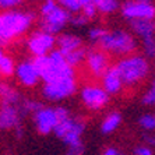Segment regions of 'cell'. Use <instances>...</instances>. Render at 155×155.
Wrapping results in <instances>:
<instances>
[{"instance_id": "cell-23", "label": "cell", "mask_w": 155, "mask_h": 155, "mask_svg": "<svg viewBox=\"0 0 155 155\" xmlns=\"http://www.w3.org/2000/svg\"><path fill=\"white\" fill-rule=\"evenodd\" d=\"M85 3H87V0H61V2H59V4H60L66 11L76 13V14H78L80 11L83 10Z\"/></svg>"}, {"instance_id": "cell-22", "label": "cell", "mask_w": 155, "mask_h": 155, "mask_svg": "<svg viewBox=\"0 0 155 155\" xmlns=\"http://www.w3.org/2000/svg\"><path fill=\"white\" fill-rule=\"evenodd\" d=\"M94 4L98 13H102V14H110L120 6L119 2L116 0H94Z\"/></svg>"}, {"instance_id": "cell-14", "label": "cell", "mask_w": 155, "mask_h": 155, "mask_svg": "<svg viewBox=\"0 0 155 155\" xmlns=\"http://www.w3.org/2000/svg\"><path fill=\"white\" fill-rule=\"evenodd\" d=\"M102 88L106 94H117L123 88V83L115 67H109V70L102 77Z\"/></svg>"}, {"instance_id": "cell-31", "label": "cell", "mask_w": 155, "mask_h": 155, "mask_svg": "<svg viewBox=\"0 0 155 155\" xmlns=\"http://www.w3.org/2000/svg\"><path fill=\"white\" fill-rule=\"evenodd\" d=\"M20 4H22L21 0H0V10L8 11V8H13Z\"/></svg>"}, {"instance_id": "cell-7", "label": "cell", "mask_w": 155, "mask_h": 155, "mask_svg": "<svg viewBox=\"0 0 155 155\" xmlns=\"http://www.w3.org/2000/svg\"><path fill=\"white\" fill-rule=\"evenodd\" d=\"M122 15L131 20H154L155 18V4L147 0L138 2H126L122 6Z\"/></svg>"}, {"instance_id": "cell-25", "label": "cell", "mask_w": 155, "mask_h": 155, "mask_svg": "<svg viewBox=\"0 0 155 155\" xmlns=\"http://www.w3.org/2000/svg\"><path fill=\"white\" fill-rule=\"evenodd\" d=\"M138 123L144 130L152 131V130H155V115H151V113L143 115L140 117V120H138Z\"/></svg>"}, {"instance_id": "cell-5", "label": "cell", "mask_w": 155, "mask_h": 155, "mask_svg": "<svg viewBox=\"0 0 155 155\" xmlns=\"http://www.w3.org/2000/svg\"><path fill=\"white\" fill-rule=\"evenodd\" d=\"M77 90L76 77H66L56 80L53 83L45 84L42 88V95L49 101H61L71 97Z\"/></svg>"}, {"instance_id": "cell-20", "label": "cell", "mask_w": 155, "mask_h": 155, "mask_svg": "<svg viewBox=\"0 0 155 155\" xmlns=\"http://www.w3.org/2000/svg\"><path fill=\"white\" fill-rule=\"evenodd\" d=\"M85 54H87L85 48H80L77 51H73V52H70V53L63 54V58H64L66 63H67L71 69H74V67L80 66L84 60H85Z\"/></svg>"}, {"instance_id": "cell-11", "label": "cell", "mask_w": 155, "mask_h": 155, "mask_svg": "<svg viewBox=\"0 0 155 155\" xmlns=\"http://www.w3.org/2000/svg\"><path fill=\"white\" fill-rule=\"evenodd\" d=\"M34 123L36 126V130L41 134H49L52 133L59 123L54 108H45L39 109L38 112L34 113Z\"/></svg>"}, {"instance_id": "cell-30", "label": "cell", "mask_w": 155, "mask_h": 155, "mask_svg": "<svg viewBox=\"0 0 155 155\" xmlns=\"http://www.w3.org/2000/svg\"><path fill=\"white\" fill-rule=\"evenodd\" d=\"M83 154H84V145L83 143H80V144L69 145L64 155H83Z\"/></svg>"}, {"instance_id": "cell-26", "label": "cell", "mask_w": 155, "mask_h": 155, "mask_svg": "<svg viewBox=\"0 0 155 155\" xmlns=\"http://www.w3.org/2000/svg\"><path fill=\"white\" fill-rule=\"evenodd\" d=\"M143 48L147 58H155V36L143 39Z\"/></svg>"}, {"instance_id": "cell-3", "label": "cell", "mask_w": 155, "mask_h": 155, "mask_svg": "<svg viewBox=\"0 0 155 155\" xmlns=\"http://www.w3.org/2000/svg\"><path fill=\"white\" fill-rule=\"evenodd\" d=\"M113 67L124 85H136L141 83L150 73V63L140 54H131L120 59Z\"/></svg>"}, {"instance_id": "cell-34", "label": "cell", "mask_w": 155, "mask_h": 155, "mask_svg": "<svg viewBox=\"0 0 155 155\" xmlns=\"http://www.w3.org/2000/svg\"><path fill=\"white\" fill-rule=\"evenodd\" d=\"M134 155H152V150L147 145H138L134 148Z\"/></svg>"}, {"instance_id": "cell-32", "label": "cell", "mask_w": 155, "mask_h": 155, "mask_svg": "<svg viewBox=\"0 0 155 155\" xmlns=\"http://www.w3.org/2000/svg\"><path fill=\"white\" fill-rule=\"evenodd\" d=\"M70 22H71L74 27H83V25H85L87 22H88V20H87L85 17H84L83 14H74V15H71V18H70Z\"/></svg>"}, {"instance_id": "cell-13", "label": "cell", "mask_w": 155, "mask_h": 155, "mask_svg": "<svg viewBox=\"0 0 155 155\" xmlns=\"http://www.w3.org/2000/svg\"><path fill=\"white\" fill-rule=\"evenodd\" d=\"M18 81L24 87H35L39 81V76L36 73V69L34 66L32 60H24L15 67Z\"/></svg>"}, {"instance_id": "cell-1", "label": "cell", "mask_w": 155, "mask_h": 155, "mask_svg": "<svg viewBox=\"0 0 155 155\" xmlns=\"http://www.w3.org/2000/svg\"><path fill=\"white\" fill-rule=\"evenodd\" d=\"M32 63L39 76V80H42L45 84L53 83L56 80L66 78V77H76L74 69H71L66 63L63 54L58 49H53L48 56L35 58Z\"/></svg>"}, {"instance_id": "cell-33", "label": "cell", "mask_w": 155, "mask_h": 155, "mask_svg": "<svg viewBox=\"0 0 155 155\" xmlns=\"http://www.w3.org/2000/svg\"><path fill=\"white\" fill-rule=\"evenodd\" d=\"M56 2H53V0H48V2H45V3L42 4V7H41V14L45 15L48 14L49 11H52L54 7H56Z\"/></svg>"}, {"instance_id": "cell-8", "label": "cell", "mask_w": 155, "mask_h": 155, "mask_svg": "<svg viewBox=\"0 0 155 155\" xmlns=\"http://www.w3.org/2000/svg\"><path fill=\"white\" fill-rule=\"evenodd\" d=\"M54 43H56V38L53 35L43 32L39 29V31H35L28 38L27 46L35 58H41V56H48L53 51Z\"/></svg>"}, {"instance_id": "cell-16", "label": "cell", "mask_w": 155, "mask_h": 155, "mask_svg": "<svg viewBox=\"0 0 155 155\" xmlns=\"http://www.w3.org/2000/svg\"><path fill=\"white\" fill-rule=\"evenodd\" d=\"M56 43H58V46H59L58 51L61 54L70 53V52L83 48L81 46V43H83L81 38H78L76 35H71V34H63V35H60L58 38V41H56Z\"/></svg>"}, {"instance_id": "cell-4", "label": "cell", "mask_w": 155, "mask_h": 155, "mask_svg": "<svg viewBox=\"0 0 155 155\" xmlns=\"http://www.w3.org/2000/svg\"><path fill=\"white\" fill-rule=\"evenodd\" d=\"M98 43L101 46V51H104L105 53H112L117 56H131V53L137 49V42L133 35L124 29L106 31V34Z\"/></svg>"}, {"instance_id": "cell-19", "label": "cell", "mask_w": 155, "mask_h": 155, "mask_svg": "<svg viewBox=\"0 0 155 155\" xmlns=\"http://www.w3.org/2000/svg\"><path fill=\"white\" fill-rule=\"evenodd\" d=\"M120 122H122V116H120V113L112 112L110 115H108L104 119V122H102V124H101V131L104 134L113 133V131L119 127Z\"/></svg>"}, {"instance_id": "cell-17", "label": "cell", "mask_w": 155, "mask_h": 155, "mask_svg": "<svg viewBox=\"0 0 155 155\" xmlns=\"http://www.w3.org/2000/svg\"><path fill=\"white\" fill-rule=\"evenodd\" d=\"M84 130H85V122L81 119L74 117V123H73L71 129L69 130V133L66 134L61 140L64 141L67 145H74L81 143V136H83Z\"/></svg>"}, {"instance_id": "cell-6", "label": "cell", "mask_w": 155, "mask_h": 155, "mask_svg": "<svg viewBox=\"0 0 155 155\" xmlns=\"http://www.w3.org/2000/svg\"><path fill=\"white\" fill-rule=\"evenodd\" d=\"M70 18H71V15H70L69 11H66L58 3L53 10L49 11L48 14L42 15L41 31H43V32H46V34H51V35L54 36V34L60 32L61 29L64 28V25L70 21Z\"/></svg>"}, {"instance_id": "cell-18", "label": "cell", "mask_w": 155, "mask_h": 155, "mask_svg": "<svg viewBox=\"0 0 155 155\" xmlns=\"http://www.w3.org/2000/svg\"><path fill=\"white\" fill-rule=\"evenodd\" d=\"M0 101L2 105H10V106H17L21 102V97L15 88L6 83H0Z\"/></svg>"}, {"instance_id": "cell-12", "label": "cell", "mask_w": 155, "mask_h": 155, "mask_svg": "<svg viewBox=\"0 0 155 155\" xmlns=\"http://www.w3.org/2000/svg\"><path fill=\"white\" fill-rule=\"evenodd\" d=\"M21 113L18 106H0V130H15L21 126Z\"/></svg>"}, {"instance_id": "cell-36", "label": "cell", "mask_w": 155, "mask_h": 155, "mask_svg": "<svg viewBox=\"0 0 155 155\" xmlns=\"http://www.w3.org/2000/svg\"><path fill=\"white\" fill-rule=\"evenodd\" d=\"M144 141L147 143V144L155 145V136H145V137H144Z\"/></svg>"}, {"instance_id": "cell-24", "label": "cell", "mask_w": 155, "mask_h": 155, "mask_svg": "<svg viewBox=\"0 0 155 155\" xmlns=\"http://www.w3.org/2000/svg\"><path fill=\"white\" fill-rule=\"evenodd\" d=\"M73 123H74V117H71V116H70L69 119L59 122L58 124H56V127H54V130H53V133L56 134V137H59V138L64 137L66 134L69 133V130L71 129Z\"/></svg>"}, {"instance_id": "cell-35", "label": "cell", "mask_w": 155, "mask_h": 155, "mask_svg": "<svg viewBox=\"0 0 155 155\" xmlns=\"http://www.w3.org/2000/svg\"><path fill=\"white\" fill-rule=\"evenodd\" d=\"M102 155H122L116 148H108V150H105V152Z\"/></svg>"}, {"instance_id": "cell-29", "label": "cell", "mask_w": 155, "mask_h": 155, "mask_svg": "<svg viewBox=\"0 0 155 155\" xmlns=\"http://www.w3.org/2000/svg\"><path fill=\"white\" fill-rule=\"evenodd\" d=\"M105 34H106V29L101 28V27H95V28H91V31L88 32V38L94 42H99Z\"/></svg>"}, {"instance_id": "cell-21", "label": "cell", "mask_w": 155, "mask_h": 155, "mask_svg": "<svg viewBox=\"0 0 155 155\" xmlns=\"http://www.w3.org/2000/svg\"><path fill=\"white\" fill-rule=\"evenodd\" d=\"M14 73H15L14 61L11 60L7 54L3 52V49L0 48V74L4 77H10Z\"/></svg>"}, {"instance_id": "cell-10", "label": "cell", "mask_w": 155, "mask_h": 155, "mask_svg": "<svg viewBox=\"0 0 155 155\" xmlns=\"http://www.w3.org/2000/svg\"><path fill=\"white\" fill-rule=\"evenodd\" d=\"M81 101L88 109L98 110L109 102V95L105 92L102 87L87 85L81 90Z\"/></svg>"}, {"instance_id": "cell-28", "label": "cell", "mask_w": 155, "mask_h": 155, "mask_svg": "<svg viewBox=\"0 0 155 155\" xmlns=\"http://www.w3.org/2000/svg\"><path fill=\"white\" fill-rule=\"evenodd\" d=\"M143 104L144 105H155V80L152 81L150 90L147 91L143 97Z\"/></svg>"}, {"instance_id": "cell-15", "label": "cell", "mask_w": 155, "mask_h": 155, "mask_svg": "<svg viewBox=\"0 0 155 155\" xmlns=\"http://www.w3.org/2000/svg\"><path fill=\"white\" fill-rule=\"evenodd\" d=\"M130 28L143 39L155 36V21L154 20H131Z\"/></svg>"}, {"instance_id": "cell-2", "label": "cell", "mask_w": 155, "mask_h": 155, "mask_svg": "<svg viewBox=\"0 0 155 155\" xmlns=\"http://www.w3.org/2000/svg\"><path fill=\"white\" fill-rule=\"evenodd\" d=\"M35 15L32 13L8 10L0 13V45L24 35L32 25Z\"/></svg>"}, {"instance_id": "cell-27", "label": "cell", "mask_w": 155, "mask_h": 155, "mask_svg": "<svg viewBox=\"0 0 155 155\" xmlns=\"http://www.w3.org/2000/svg\"><path fill=\"white\" fill-rule=\"evenodd\" d=\"M97 8H95V4H94V0H87L85 6L83 7V10H81V14L84 15V17L90 21V20H92V18L97 15Z\"/></svg>"}, {"instance_id": "cell-9", "label": "cell", "mask_w": 155, "mask_h": 155, "mask_svg": "<svg viewBox=\"0 0 155 155\" xmlns=\"http://www.w3.org/2000/svg\"><path fill=\"white\" fill-rule=\"evenodd\" d=\"M85 64L90 73L97 78H102L104 74L109 70V56L101 49H91L87 51Z\"/></svg>"}]
</instances>
